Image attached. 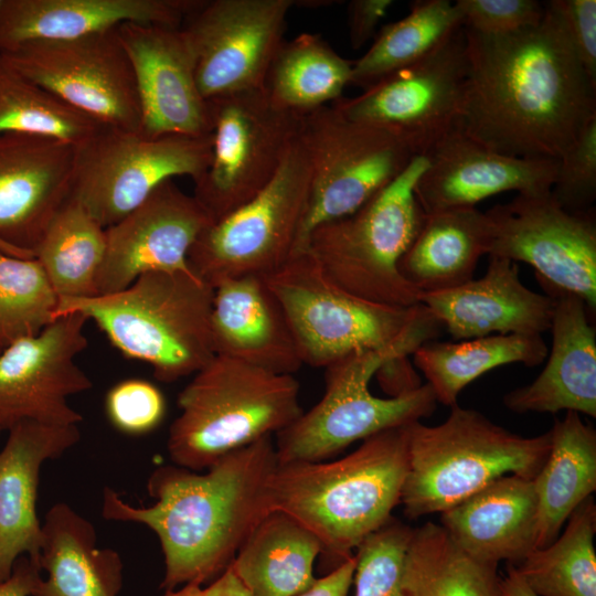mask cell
<instances>
[{"label": "cell", "mask_w": 596, "mask_h": 596, "mask_svg": "<svg viewBox=\"0 0 596 596\" xmlns=\"http://www.w3.org/2000/svg\"><path fill=\"white\" fill-rule=\"evenodd\" d=\"M310 183L311 160L298 132L269 183L202 232L188 256L191 270L213 288L277 270L294 254Z\"/></svg>", "instance_id": "30bf717a"}, {"label": "cell", "mask_w": 596, "mask_h": 596, "mask_svg": "<svg viewBox=\"0 0 596 596\" xmlns=\"http://www.w3.org/2000/svg\"><path fill=\"white\" fill-rule=\"evenodd\" d=\"M1 1H2V0H0V4H1Z\"/></svg>", "instance_id": "11a10c76"}, {"label": "cell", "mask_w": 596, "mask_h": 596, "mask_svg": "<svg viewBox=\"0 0 596 596\" xmlns=\"http://www.w3.org/2000/svg\"><path fill=\"white\" fill-rule=\"evenodd\" d=\"M488 241L487 217L477 207L426 214L398 270L419 295L451 289L473 278Z\"/></svg>", "instance_id": "f546056e"}, {"label": "cell", "mask_w": 596, "mask_h": 596, "mask_svg": "<svg viewBox=\"0 0 596 596\" xmlns=\"http://www.w3.org/2000/svg\"><path fill=\"white\" fill-rule=\"evenodd\" d=\"M419 302L454 340L497 334L542 336L550 330L554 299L528 288L519 265L489 256L486 274L451 289L422 294Z\"/></svg>", "instance_id": "603a6c76"}, {"label": "cell", "mask_w": 596, "mask_h": 596, "mask_svg": "<svg viewBox=\"0 0 596 596\" xmlns=\"http://www.w3.org/2000/svg\"><path fill=\"white\" fill-rule=\"evenodd\" d=\"M106 251V233L76 201L68 199L34 248L57 298L97 296L96 279Z\"/></svg>", "instance_id": "d590c367"}, {"label": "cell", "mask_w": 596, "mask_h": 596, "mask_svg": "<svg viewBox=\"0 0 596 596\" xmlns=\"http://www.w3.org/2000/svg\"><path fill=\"white\" fill-rule=\"evenodd\" d=\"M278 465L272 437L236 449L204 472L157 467L147 480L155 502L136 507L105 487L100 513L109 521L148 526L164 560V590L216 578L256 525L274 510L272 480Z\"/></svg>", "instance_id": "7a4b0ae2"}, {"label": "cell", "mask_w": 596, "mask_h": 596, "mask_svg": "<svg viewBox=\"0 0 596 596\" xmlns=\"http://www.w3.org/2000/svg\"><path fill=\"white\" fill-rule=\"evenodd\" d=\"M441 327L425 307L416 323L390 347L327 366L322 397L276 434L278 462L329 460L358 440L430 416L437 401L427 383L395 397L375 396L369 384L383 364L412 355L418 347L435 340Z\"/></svg>", "instance_id": "8992f818"}, {"label": "cell", "mask_w": 596, "mask_h": 596, "mask_svg": "<svg viewBox=\"0 0 596 596\" xmlns=\"http://www.w3.org/2000/svg\"><path fill=\"white\" fill-rule=\"evenodd\" d=\"M488 255L523 262L542 281L579 297L596 313V214L572 213L551 192L518 193L485 212Z\"/></svg>", "instance_id": "2e32d148"}, {"label": "cell", "mask_w": 596, "mask_h": 596, "mask_svg": "<svg viewBox=\"0 0 596 596\" xmlns=\"http://www.w3.org/2000/svg\"><path fill=\"white\" fill-rule=\"evenodd\" d=\"M39 564L28 556H21L11 575L0 582V596H31L42 578Z\"/></svg>", "instance_id": "f907efd6"}, {"label": "cell", "mask_w": 596, "mask_h": 596, "mask_svg": "<svg viewBox=\"0 0 596 596\" xmlns=\"http://www.w3.org/2000/svg\"><path fill=\"white\" fill-rule=\"evenodd\" d=\"M79 438L78 425L20 421L8 429L7 441L0 449V582L11 575L21 556L39 564L40 471L45 461L60 458Z\"/></svg>", "instance_id": "d4e9b609"}, {"label": "cell", "mask_w": 596, "mask_h": 596, "mask_svg": "<svg viewBox=\"0 0 596 596\" xmlns=\"http://www.w3.org/2000/svg\"><path fill=\"white\" fill-rule=\"evenodd\" d=\"M550 545L534 549L514 565L538 596H596V503L583 501Z\"/></svg>", "instance_id": "74e56055"}, {"label": "cell", "mask_w": 596, "mask_h": 596, "mask_svg": "<svg viewBox=\"0 0 596 596\" xmlns=\"http://www.w3.org/2000/svg\"><path fill=\"white\" fill-rule=\"evenodd\" d=\"M166 407L161 391L141 379L118 382L105 398L109 422L128 435H143L157 428L166 415Z\"/></svg>", "instance_id": "7bdbcfd3"}, {"label": "cell", "mask_w": 596, "mask_h": 596, "mask_svg": "<svg viewBox=\"0 0 596 596\" xmlns=\"http://www.w3.org/2000/svg\"><path fill=\"white\" fill-rule=\"evenodd\" d=\"M211 152L212 135L147 137L103 126L75 146L70 198L107 228L164 181L187 175L194 182L207 168Z\"/></svg>", "instance_id": "7c38bea8"}, {"label": "cell", "mask_w": 596, "mask_h": 596, "mask_svg": "<svg viewBox=\"0 0 596 596\" xmlns=\"http://www.w3.org/2000/svg\"><path fill=\"white\" fill-rule=\"evenodd\" d=\"M212 223L193 195L173 179L164 181L135 210L105 228L97 294L123 290L146 273L190 268L189 253Z\"/></svg>", "instance_id": "ffe728a7"}, {"label": "cell", "mask_w": 596, "mask_h": 596, "mask_svg": "<svg viewBox=\"0 0 596 596\" xmlns=\"http://www.w3.org/2000/svg\"><path fill=\"white\" fill-rule=\"evenodd\" d=\"M117 28L71 40L29 42L0 56L99 124L140 131L137 82Z\"/></svg>", "instance_id": "9a60e30c"}, {"label": "cell", "mask_w": 596, "mask_h": 596, "mask_svg": "<svg viewBox=\"0 0 596 596\" xmlns=\"http://www.w3.org/2000/svg\"><path fill=\"white\" fill-rule=\"evenodd\" d=\"M161 596H251V594L228 565L206 587L190 583L179 589L164 590Z\"/></svg>", "instance_id": "c3c4849f"}, {"label": "cell", "mask_w": 596, "mask_h": 596, "mask_svg": "<svg viewBox=\"0 0 596 596\" xmlns=\"http://www.w3.org/2000/svg\"><path fill=\"white\" fill-rule=\"evenodd\" d=\"M503 596H538L523 581L515 566L508 564L507 575L501 582Z\"/></svg>", "instance_id": "816d5d0a"}, {"label": "cell", "mask_w": 596, "mask_h": 596, "mask_svg": "<svg viewBox=\"0 0 596 596\" xmlns=\"http://www.w3.org/2000/svg\"><path fill=\"white\" fill-rule=\"evenodd\" d=\"M462 26L486 35L514 33L540 24L546 4L535 0H457Z\"/></svg>", "instance_id": "ee69618b"}, {"label": "cell", "mask_w": 596, "mask_h": 596, "mask_svg": "<svg viewBox=\"0 0 596 596\" xmlns=\"http://www.w3.org/2000/svg\"><path fill=\"white\" fill-rule=\"evenodd\" d=\"M202 0H2L0 54L34 41H58L135 22L182 28Z\"/></svg>", "instance_id": "484cf974"}, {"label": "cell", "mask_w": 596, "mask_h": 596, "mask_svg": "<svg viewBox=\"0 0 596 596\" xmlns=\"http://www.w3.org/2000/svg\"><path fill=\"white\" fill-rule=\"evenodd\" d=\"M212 152L193 196L214 222L259 193L299 132L301 117L276 107L264 89L210 99Z\"/></svg>", "instance_id": "5bb4252c"}, {"label": "cell", "mask_w": 596, "mask_h": 596, "mask_svg": "<svg viewBox=\"0 0 596 596\" xmlns=\"http://www.w3.org/2000/svg\"><path fill=\"white\" fill-rule=\"evenodd\" d=\"M393 4L392 0H352L348 4V28L353 50L364 46Z\"/></svg>", "instance_id": "bcb514c9"}, {"label": "cell", "mask_w": 596, "mask_h": 596, "mask_svg": "<svg viewBox=\"0 0 596 596\" xmlns=\"http://www.w3.org/2000/svg\"><path fill=\"white\" fill-rule=\"evenodd\" d=\"M294 6L292 0H202L182 29L205 99L263 88Z\"/></svg>", "instance_id": "e0dca14e"}, {"label": "cell", "mask_w": 596, "mask_h": 596, "mask_svg": "<svg viewBox=\"0 0 596 596\" xmlns=\"http://www.w3.org/2000/svg\"><path fill=\"white\" fill-rule=\"evenodd\" d=\"M214 288L191 268L150 272L127 288L89 298H58L54 318L79 312L126 358L162 382L196 373L214 355Z\"/></svg>", "instance_id": "277c9868"}, {"label": "cell", "mask_w": 596, "mask_h": 596, "mask_svg": "<svg viewBox=\"0 0 596 596\" xmlns=\"http://www.w3.org/2000/svg\"><path fill=\"white\" fill-rule=\"evenodd\" d=\"M57 301L35 258H20L0 251V351L50 324L55 319Z\"/></svg>", "instance_id": "ab89813d"}, {"label": "cell", "mask_w": 596, "mask_h": 596, "mask_svg": "<svg viewBox=\"0 0 596 596\" xmlns=\"http://www.w3.org/2000/svg\"><path fill=\"white\" fill-rule=\"evenodd\" d=\"M413 528L392 517L355 549L354 596H405L404 557Z\"/></svg>", "instance_id": "60d3db41"}, {"label": "cell", "mask_w": 596, "mask_h": 596, "mask_svg": "<svg viewBox=\"0 0 596 596\" xmlns=\"http://www.w3.org/2000/svg\"><path fill=\"white\" fill-rule=\"evenodd\" d=\"M352 63L319 34L301 33L284 41L263 89L276 107L304 116L342 97L351 84Z\"/></svg>", "instance_id": "836d02e7"}, {"label": "cell", "mask_w": 596, "mask_h": 596, "mask_svg": "<svg viewBox=\"0 0 596 596\" xmlns=\"http://www.w3.org/2000/svg\"><path fill=\"white\" fill-rule=\"evenodd\" d=\"M407 429L401 504L412 520L441 513L502 476L533 479L551 447V430L524 437L458 404L441 424L414 422Z\"/></svg>", "instance_id": "52a82bcc"}, {"label": "cell", "mask_w": 596, "mask_h": 596, "mask_svg": "<svg viewBox=\"0 0 596 596\" xmlns=\"http://www.w3.org/2000/svg\"><path fill=\"white\" fill-rule=\"evenodd\" d=\"M38 563L46 576L31 596H120L119 553L98 547L95 526L66 502L45 513Z\"/></svg>", "instance_id": "f1b7e54d"}, {"label": "cell", "mask_w": 596, "mask_h": 596, "mask_svg": "<svg viewBox=\"0 0 596 596\" xmlns=\"http://www.w3.org/2000/svg\"><path fill=\"white\" fill-rule=\"evenodd\" d=\"M322 546L316 535L281 510H272L238 549L230 566L251 596H298L317 577Z\"/></svg>", "instance_id": "4dcf8cb0"}, {"label": "cell", "mask_w": 596, "mask_h": 596, "mask_svg": "<svg viewBox=\"0 0 596 596\" xmlns=\"http://www.w3.org/2000/svg\"><path fill=\"white\" fill-rule=\"evenodd\" d=\"M389 397L412 392L422 385L408 356H401L383 364L375 375Z\"/></svg>", "instance_id": "7dc6e473"}, {"label": "cell", "mask_w": 596, "mask_h": 596, "mask_svg": "<svg viewBox=\"0 0 596 596\" xmlns=\"http://www.w3.org/2000/svg\"><path fill=\"white\" fill-rule=\"evenodd\" d=\"M214 353L259 369L294 374L304 364L285 311L265 277L244 276L214 287Z\"/></svg>", "instance_id": "4316f807"}, {"label": "cell", "mask_w": 596, "mask_h": 596, "mask_svg": "<svg viewBox=\"0 0 596 596\" xmlns=\"http://www.w3.org/2000/svg\"><path fill=\"white\" fill-rule=\"evenodd\" d=\"M547 353L542 336L492 334L457 342L432 340L412 358L436 401L451 407L461 391L486 372L510 363L536 366Z\"/></svg>", "instance_id": "d6a6232c"}, {"label": "cell", "mask_w": 596, "mask_h": 596, "mask_svg": "<svg viewBox=\"0 0 596 596\" xmlns=\"http://www.w3.org/2000/svg\"><path fill=\"white\" fill-rule=\"evenodd\" d=\"M408 425L380 432L340 459L277 465L274 508L312 532L328 572L351 557L401 503L408 466Z\"/></svg>", "instance_id": "3957f363"}, {"label": "cell", "mask_w": 596, "mask_h": 596, "mask_svg": "<svg viewBox=\"0 0 596 596\" xmlns=\"http://www.w3.org/2000/svg\"><path fill=\"white\" fill-rule=\"evenodd\" d=\"M462 26L448 0H416L403 19L385 24L370 49L352 63L351 84L363 91L422 60Z\"/></svg>", "instance_id": "8d00e7d4"}, {"label": "cell", "mask_w": 596, "mask_h": 596, "mask_svg": "<svg viewBox=\"0 0 596 596\" xmlns=\"http://www.w3.org/2000/svg\"><path fill=\"white\" fill-rule=\"evenodd\" d=\"M428 160L414 156L406 169L361 209L318 225L306 247L334 284L368 301L409 308L419 292L398 263L418 234L426 213L414 188Z\"/></svg>", "instance_id": "ba28073f"}, {"label": "cell", "mask_w": 596, "mask_h": 596, "mask_svg": "<svg viewBox=\"0 0 596 596\" xmlns=\"http://www.w3.org/2000/svg\"><path fill=\"white\" fill-rule=\"evenodd\" d=\"M498 565L480 561L433 522L412 530L404 557L405 596H503Z\"/></svg>", "instance_id": "e575fe53"}, {"label": "cell", "mask_w": 596, "mask_h": 596, "mask_svg": "<svg viewBox=\"0 0 596 596\" xmlns=\"http://www.w3.org/2000/svg\"><path fill=\"white\" fill-rule=\"evenodd\" d=\"M265 279L285 311L302 364L313 368L390 347L425 310L422 304L392 307L352 295L330 280L307 249Z\"/></svg>", "instance_id": "9c48e42d"}, {"label": "cell", "mask_w": 596, "mask_h": 596, "mask_svg": "<svg viewBox=\"0 0 596 596\" xmlns=\"http://www.w3.org/2000/svg\"><path fill=\"white\" fill-rule=\"evenodd\" d=\"M79 312L55 318L34 336L24 337L0 351V424L9 429L20 421L47 425H78L83 416L68 398L93 387L76 364L87 347Z\"/></svg>", "instance_id": "ac0fdd59"}, {"label": "cell", "mask_w": 596, "mask_h": 596, "mask_svg": "<svg viewBox=\"0 0 596 596\" xmlns=\"http://www.w3.org/2000/svg\"><path fill=\"white\" fill-rule=\"evenodd\" d=\"M104 125L70 107L0 56V135H32L74 146Z\"/></svg>", "instance_id": "f35d334b"}, {"label": "cell", "mask_w": 596, "mask_h": 596, "mask_svg": "<svg viewBox=\"0 0 596 596\" xmlns=\"http://www.w3.org/2000/svg\"><path fill=\"white\" fill-rule=\"evenodd\" d=\"M0 251H2L1 247H0ZM2 252H3V251H2ZM3 253H4V252H3Z\"/></svg>", "instance_id": "db71d44e"}, {"label": "cell", "mask_w": 596, "mask_h": 596, "mask_svg": "<svg viewBox=\"0 0 596 596\" xmlns=\"http://www.w3.org/2000/svg\"><path fill=\"white\" fill-rule=\"evenodd\" d=\"M415 196L426 214L476 207L482 200L508 191L536 194L551 191L558 160L514 157L497 152L457 129L427 155Z\"/></svg>", "instance_id": "7402d4cb"}, {"label": "cell", "mask_w": 596, "mask_h": 596, "mask_svg": "<svg viewBox=\"0 0 596 596\" xmlns=\"http://www.w3.org/2000/svg\"><path fill=\"white\" fill-rule=\"evenodd\" d=\"M553 199L566 211L584 213L595 210L596 200V118L558 160Z\"/></svg>", "instance_id": "b9f144b4"}, {"label": "cell", "mask_w": 596, "mask_h": 596, "mask_svg": "<svg viewBox=\"0 0 596 596\" xmlns=\"http://www.w3.org/2000/svg\"><path fill=\"white\" fill-rule=\"evenodd\" d=\"M466 82V35L461 26L422 60L355 97H341L330 105L351 120L389 131L413 156H426L460 129Z\"/></svg>", "instance_id": "4fadbf2b"}, {"label": "cell", "mask_w": 596, "mask_h": 596, "mask_svg": "<svg viewBox=\"0 0 596 596\" xmlns=\"http://www.w3.org/2000/svg\"><path fill=\"white\" fill-rule=\"evenodd\" d=\"M354 568L355 555L353 554L329 573L317 577L313 585L298 596H348Z\"/></svg>", "instance_id": "681fc988"}, {"label": "cell", "mask_w": 596, "mask_h": 596, "mask_svg": "<svg viewBox=\"0 0 596 596\" xmlns=\"http://www.w3.org/2000/svg\"><path fill=\"white\" fill-rule=\"evenodd\" d=\"M547 458L532 479L538 501L536 547L550 545L573 511L596 491V430L581 414L555 419Z\"/></svg>", "instance_id": "1f68e13d"}, {"label": "cell", "mask_w": 596, "mask_h": 596, "mask_svg": "<svg viewBox=\"0 0 596 596\" xmlns=\"http://www.w3.org/2000/svg\"><path fill=\"white\" fill-rule=\"evenodd\" d=\"M75 146L41 136L0 135V247L34 258L45 228L72 192Z\"/></svg>", "instance_id": "44dd1931"}, {"label": "cell", "mask_w": 596, "mask_h": 596, "mask_svg": "<svg viewBox=\"0 0 596 596\" xmlns=\"http://www.w3.org/2000/svg\"><path fill=\"white\" fill-rule=\"evenodd\" d=\"M440 525L471 556L517 565L536 547L533 480L502 476L440 513Z\"/></svg>", "instance_id": "83f0119b"}, {"label": "cell", "mask_w": 596, "mask_h": 596, "mask_svg": "<svg viewBox=\"0 0 596 596\" xmlns=\"http://www.w3.org/2000/svg\"><path fill=\"white\" fill-rule=\"evenodd\" d=\"M502 35L465 29L467 82L460 130L497 152L560 160L596 118V84L555 13Z\"/></svg>", "instance_id": "6da1fadb"}, {"label": "cell", "mask_w": 596, "mask_h": 596, "mask_svg": "<svg viewBox=\"0 0 596 596\" xmlns=\"http://www.w3.org/2000/svg\"><path fill=\"white\" fill-rule=\"evenodd\" d=\"M178 396L169 428L172 462L202 471L221 457L273 437L304 412L291 374L269 372L215 354Z\"/></svg>", "instance_id": "5b68a950"}, {"label": "cell", "mask_w": 596, "mask_h": 596, "mask_svg": "<svg viewBox=\"0 0 596 596\" xmlns=\"http://www.w3.org/2000/svg\"><path fill=\"white\" fill-rule=\"evenodd\" d=\"M299 135L311 160V183L294 254L305 251L313 228L356 212L414 157L389 131L351 120L331 105L304 115Z\"/></svg>", "instance_id": "8fae6325"}, {"label": "cell", "mask_w": 596, "mask_h": 596, "mask_svg": "<svg viewBox=\"0 0 596 596\" xmlns=\"http://www.w3.org/2000/svg\"><path fill=\"white\" fill-rule=\"evenodd\" d=\"M554 299L547 362L528 385L507 393L504 406L518 414L576 412L596 417V328L585 302L538 281Z\"/></svg>", "instance_id": "cb8c5ba5"}, {"label": "cell", "mask_w": 596, "mask_h": 596, "mask_svg": "<svg viewBox=\"0 0 596 596\" xmlns=\"http://www.w3.org/2000/svg\"><path fill=\"white\" fill-rule=\"evenodd\" d=\"M135 73L140 134L206 137L213 131L210 102L196 81V58L182 28L126 22L117 28Z\"/></svg>", "instance_id": "d6986e66"}, {"label": "cell", "mask_w": 596, "mask_h": 596, "mask_svg": "<svg viewBox=\"0 0 596 596\" xmlns=\"http://www.w3.org/2000/svg\"><path fill=\"white\" fill-rule=\"evenodd\" d=\"M555 13L579 63L596 84V1L551 0Z\"/></svg>", "instance_id": "f6af8a7d"}, {"label": "cell", "mask_w": 596, "mask_h": 596, "mask_svg": "<svg viewBox=\"0 0 596 596\" xmlns=\"http://www.w3.org/2000/svg\"><path fill=\"white\" fill-rule=\"evenodd\" d=\"M1 430H3V427H2L1 424H0V433H1Z\"/></svg>", "instance_id": "f5cc1de1"}]
</instances>
